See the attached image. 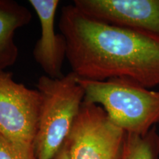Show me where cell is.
Returning <instances> with one entry per match:
<instances>
[{"label":"cell","mask_w":159,"mask_h":159,"mask_svg":"<svg viewBox=\"0 0 159 159\" xmlns=\"http://www.w3.org/2000/svg\"><path fill=\"white\" fill-rule=\"evenodd\" d=\"M58 27L79 78L127 79L149 89L159 85V37L96 21L73 4L61 9Z\"/></svg>","instance_id":"1"},{"label":"cell","mask_w":159,"mask_h":159,"mask_svg":"<svg viewBox=\"0 0 159 159\" xmlns=\"http://www.w3.org/2000/svg\"><path fill=\"white\" fill-rule=\"evenodd\" d=\"M36 89L41 95V105L35 158L53 159L66 141L84 101L85 91L72 71L61 78L41 75Z\"/></svg>","instance_id":"2"},{"label":"cell","mask_w":159,"mask_h":159,"mask_svg":"<svg viewBox=\"0 0 159 159\" xmlns=\"http://www.w3.org/2000/svg\"><path fill=\"white\" fill-rule=\"evenodd\" d=\"M84 101L104 109L114 124L125 133L144 136L159 124V91L127 79L105 81L80 79Z\"/></svg>","instance_id":"3"},{"label":"cell","mask_w":159,"mask_h":159,"mask_svg":"<svg viewBox=\"0 0 159 159\" xmlns=\"http://www.w3.org/2000/svg\"><path fill=\"white\" fill-rule=\"evenodd\" d=\"M41 95L0 70V136L19 150L35 155Z\"/></svg>","instance_id":"4"},{"label":"cell","mask_w":159,"mask_h":159,"mask_svg":"<svg viewBox=\"0 0 159 159\" xmlns=\"http://www.w3.org/2000/svg\"><path fill=\"white\" fill-rule=\"evenodd\" d=\"M125 135L102 107L83 101L65 144L71 159H120Z\"/></svg>","instance_id":"5"},{"label":"cell","mask_w":159,"mask_h":159,"mask_svg":"<svg viewBox=\"0 0 159 159\" xmlns=\"http://www.w3.org/2000/svg\"><path fill=\"white\" fill-rule=\"evenodd\" d=\"M91 19L159 37V0H75Z\"/></svg>","instance_id":"6"},{"label":"cell","mask_w":159,"mask_h":159,"mask_svg":"<svg viewBox=\"0 0 159 159\" xmlns=\"http://www.w3.org/2000/svg\"><path fill=\"white\" fill-rule=\"evenodd\" d=\"M36 13L41 25V34L33 49L35 62L51 78L63 76L62 67L66 59L67 44L65 37L55 30L58 0H29Z\"/></svg>","instance_id":"7"},{"label":"cell","mask_w":159,"mask_h":159,"mask_svg":"<svg viewBox=\"0 0 159 159\" xmlns=\"http://www.w3.org/2000/svg\"><path fill=\"white\" fill-rule=\"evenodd\" d=\"M31 19V12L25 6L12 0H0V70L16 62L19 49L15 33L28 25Z\"/></svg>","instance_id":"8"},{"label":"cell","mask_w":159,"mask_h":159,"mask_svg":"<svg viewBox=\"0 0 159 159\" xmlns=\"http://www.w3.org/2000/svg\"><path fill=\"white\" fill-rule=\"evenodd\" d=\"M120 159H159L156 126L144 136L126 133Z\"/></svg>","instance_id":"9"},{"label":"cell","mask_w":159,"mask_h":159,"mask_svg":"<svg viewBox=\"0 0 159 159\" xmlns=\"http://www.w3.org/2000/svg\"><path fill=\"white\" fill-rule=\"evenodd\" d=\"M0 159H36L33 154H29L15 148L0 136Z\"/></svg>","instance_id":"10"},{"label":"cell","mask_w":159,"mask_h":159,"mask_svg":"<svg viewBox=\"0 0 159 159\" xmlns=\"http://www.w3.org/2000/svg\"><path fill=\"white\" fill-rule=\"evenodd\" d=\"M53 159H71V157L69 156V151L67 150L66 146L64 144L63 147L61 148V150L59 151L58 153L54 157Z\"/></svg>","instance_id":"11"}]
</instances>
